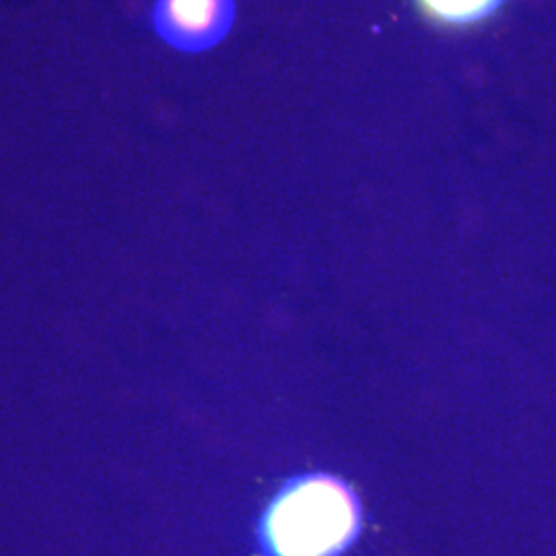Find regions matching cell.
<instances>
[{"label":"cell","mask_w":556,"mask_h":556,"mask_svg":"<svg viewBox=\"0 0 556 556\" xmlns=\"http://www.w3.org/2000/svg\"><path fill=\"white\" fill-rule=\"evenodd\" d=\"M361 528L355 493L338 478L309 475L287 482L260 519L264 556H338Z\"/></svg>","instance_id":"cell-1"},{"label":"cell","mask_w":556,"mask_h":556,"mask_svg":"<svg viewBox=\"0 0 556 556\" xmlns=\"http://www.w3.org/2000/svg\"><path fill=\"white\" fill-rule=\"evenodd\" d=\"M236 15V0H155L153 29L169 48L202 54L229 36Z\"/></svg>","instance_id":"cell-2"},{"label":"cell","mask_w":556,"mask_h":556,"mask_svg":"<svg viewBox=\"0 0 556 556\" xmlns=\"http://www.w3.org/2000/svg\"><path fill=\"white\" fill-rule=\"evenodd\" d=\"M507 0H415L418 13L441 27H475L493 20Z\"/></svg>","instance_id":"cell-3"}]
</instances>
